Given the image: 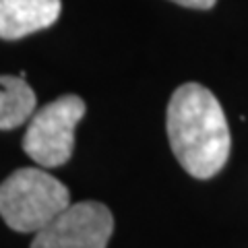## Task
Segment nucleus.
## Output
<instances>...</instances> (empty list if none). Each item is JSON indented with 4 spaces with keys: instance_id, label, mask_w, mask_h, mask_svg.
Returning <instances> with one entry per match:
<instances>
[{
    "instance_id": "2",
    "label": "nucleus",
    "mask_w": 248,
    "mask_h": 248,
    "mask_svg": "<svg viewBox=\"0 0 248 248\" xmlns=\"http://www.w3.org/2000/svg\"><path fill=\"white\" fill-rule=\"evenodd\" d=\"M71 205L68 188L42 168H21L0 184V215L21 234H37Z\"/></svg>"
},
{
    "instance_id": "4",
    "label": "nucleus",
    "mask_w": 248,
    "mask_h": 248,
    "mask_svg": "<svg viewBox=\"0 0 248 248\" xmlns=\"http://www.w3.org/2000/svg\"><path fill=\"white\" fill-rule=\"evenodd\" d=\"M112 232L110 209L97 201H81L37 232L31 248H106Z\"/></svg>"
},
{
    "instance_id": "1",
    "label": "nucleus",
    "mask_w": 248,
    "mask_h": 248,
    "mask_svg": "<svg viewBox=\"0 0 248 248\" xmlns=\"http://www.w3.org/2000/svg\"><path fill=\"white\" fill-rule=\"evenodd\" d=\"M168 139L172 153L192 178L207 180L230 157V128L221 104L199 83L180 85L168 104Z\"/></svg>"
},
{
    "instance_id": "7",
    "label": "nucleus",
    "mask_w": 248,
    "mask_h": 248,
    "mask_svg": "<svg viewBox=\"0 0 248 248\" xmlns=\"http://www.w3.org/2000/svg\"><path fill=\"white\" fill-rule=\"evenodd\" d=\"M176 4H182V6H188V9H199V11H207L215 4V0H172Z\"/></svg>"
},
{
    "instance_id": "3",
    "label": "nucleus",
    "mask_w": 248,
    "mask_h": 248,
    "mask_svg": "<svg viewBox=\"0 0 248 248\" xmlns=\"http://www.w3.org/2000/svg\"><path fill=\"white\" fill-rule=\"evenodd\" d=\"M85 116L79 95H62L29 118L23 149L42 168L64 166L75 149V128Z\"/></svg>"
},
{
    "instance_id": "6",
    "label": "nucleus",
    "mask_w": 248,
    "mask_h": 248,
    "mask_svg": "<svg viewBox=\"0 0 248 248\" xmlns=\"http://www.w3.org/2000/svg\"><path fill=\"white\" fill-rule=\"evenodd\" d=\"M35 104V93L21 75L0 77V130H13L25 124L33 116Z\"/></svg>"
},
{
    "instance_id": "5",
    "label": "nucleus",
    "mask_w": 248,
    "mask_h": 248,
    "mask_svg": "<svg viewBox=\"0 0 248 248\" xmlns=\"http://www.w3.org/2000/svg\"><path fill=\"white\" fill-rule=\"evenodd\" d=\"M60 0H0V37L21 40L58 21Z\"/></svg>"
}]
</instances>
